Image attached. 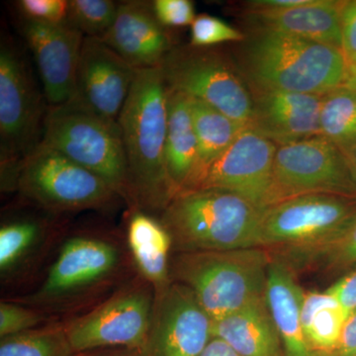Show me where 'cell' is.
<instances>
[{
  "label": "cell",
  "instance_id": "6da1fadb",
  "mask_svg": "<svg viewBox=\"0 0 356 356\" xmlns=\"http://www.w3.org/2000/svg\"><path fill=\"white\" fill-rule=\"evenodd\" d=\"M168 88L161 67L137 70L119 115L130 202L163 211L173 198L165 166Z\"/></svg>",
  "mask_w": 356,
  "mask_h": 356
},
{
  "label": "cell",
  "instance_id": "7a4b0ae2",
  "mask_svg": "<svg viewBox=\"0 0 356 356\" xmlns=\"http://www.w3.org/2000/svg\"><path fill=\"white\" fill-rule=\"evenodd\" d=\"M243 67L254 91L324 95L350 76L341 49L266 29L248 42Z\"/></svg>",
  "mask_w": 356,
  "mask_h": 356
},
{
  "label": "cell",
  "instance_id": "3957f363",
  "mask_svg": "<svg viewBox=\"0 0 356 356\" xmlns=\"http://www.w3.org/2000/svg\"><path fill=\"white\" fill-rule=\"evenodd\" d=\"M264 212L233 192L199 189L177 194L161 222L180 254L222 252L262 248Z\"/></svg>",
  "mask_w": 356,
  "mask_h": 356
},
{
  "label": "cell",
  "instance_id": "277c9868",
  "mask_svg": "<svg viewBox=\"0 0 356 356\" xmlns=\"http://www.w3.org/2000/svg\"><path fill=\"white\" fill-rule=\"evenodd\" d=\"M270 261L264 248L184 252L170 262V276L216 321L266 297Z\"/></svg>",
  "mask_w": 356,
  "mask_h": 356
},
{
  "label": "cell",
  "instance_id": "5b68a950",
  "mask_svg": "<svg viewBox=\"0 0 356 356\" xmlns=\"http://www.w3.org/2000/svg\"><path fill=\"white\" fill-rule=\"evenodd\" d=\"M40 145L95 173L130 202L127 163L118 123L67 104L50 107Z\"/></svg>",
  "mask_w": 356,
  "mask_h": 356
},
{
  "label": "cell",
  "instance_id": "8992f818",
  "mask_svg": "<svg viewBox=\"0 0 356 356\" xmlns=\"http://www.w3.org/2000/svg\"><path fill=\"white\" fill-rule=\"evenodd\" d=\"M15 182L22 195L53 212L100 209L118 197L102 178L43 145L21 163Z\"/></svg>",
  "mask_w": 356,
  "mask_h": 356
},
{
  "label": "cell",
  "instance_id": "52a82bcc",
  "mask_svg": "<svg viewBox=\"0 0 356 356\" xmlns=\"http://www.w3.org/2000/svg\"><path fill=\"white\" fill-rule=\"evenodd\" d=\"M172 90L201 100L248 127L254 102L235 67L222 54L209 48H175L161 65Z\"/></svg>",
  "mask_w": 356,
  "mask_h": 356
},
{
  "label": "cell",
  "instance_id": "ba28073f",
  "mask_svg": "<svg viewBox=\"0 0 356 356\" xmlns=\"http://www.w3.org/2000/svg\"><path fill=\"white\" fill-rule=\"evenodd\" d=\"M44 111L24 58L13 44L0 49V149L1 166L17 175L23 161L39 146L43 135Z\"/></svg>",
  "mask_w": 356,
  "mask_h": 356
},
{
  "label": "cell",
  "instance_id": "9c48e42d",
  "mask_svg": "<svg viewBox=\"0 0 356 356\" xmlns=\"http://www.w3.org/2000/svg\"><path fill=\"white\" fill-rule=\"evenodd\" d=\"M154 287L140 277L92 311L65 325L74 353L98 348L140 350L151 327Z\"/></svg>",
  "mask_w": 356,
  "mask_h": 356
},
{
  "label": "cell",
  "instance_id": "30bf717a",
  "mask_svg": "<svg viewBox=\"0 0 356 356\" xmlns=\"http://www.w3.org/2000/svg\"><path fill=\"white\" fill-rule=\"evenodd\" d=\"M356 213V197L331 193L293 196L264 210L261 247L285 250L308 247L327 240Z\"/></svg>",
  "mask_w": 356,
  "mask_h": 356
},
{
  "label": "cell",
  "instance_id": "8fae6325",
  "mask_svg": "<svg viewBox=\"0 0 356 356\" xmlns=\"http://www.w3.org/2000/svg\"><path fill=\"white\" fill-rule=\"evenodd\" d=\"M277 147L273 140L248 126L184 191L220 189L233 192L266 210L280 202L273 175Z\"/></svg>",
  "mask_w": 356,
  "mask_h": 356
},
{
  "label": "cell",
  "instance_id": "7c38bea8",
  "mask_svg": "<svg viewBox=\"0 0 356 356\" xmlns=\"http://www.w3.org/2000/svg\"><path fill=\"white\" fill-rule=\"evenodd\" d=\"M273 175L280 201L311 193L356 197V182L346 156L321 135L278 146Z\"/></svg>",
  "mask_w": 356,
  "mask_h": 356
},
{
  "label": "cell",
  "instance_id": "4fadbf2b",
  "mask_svg": "<svg viewBox=\"0 0 356 356\" xmlns=\"http://www.w3.org/2000/svg\"><path fill=\"white\" fill-rule=\"evenodd\" d=\"M212 339V318L188 287L172 281L156 294L140 356H199Z\"/></svg>",
  "mask_w": 356,
  "mask_h": 356
},
{
  "label": "cell",
  "instance_id": "5bb4252c",
  "mask_svg": "<svg viewBox=\"0 0 356 356\" xmlns=\"http://www.w3.org/2000/svg\"><path fill=\"white\" fill-rule=\"evenodd\" d=\"M121 262L119 248L93 236H76L60 248L43 285L31 300L38 305L67 303L111 277Z\"/></svg>",
  "mask_w": 356,
  "mask_h": 356
},
{
  "label": "cell",
  "instance_id": "9a60e30c",
  "mask_svg": "<svg viewBox=\"0 0 356 356\" xmlns=\"http://www.w3.org/2000/svg\"><path fill=\"white\" fill-rule=\"evenodd\" d=\"M136 72L135 67L102 39L84 37L77 67L76 90L67 105L117 123Z\"/></svg>",
  "mask_w": 356,
  "mask_h": 356
},
{
  "label": "cell",
  "instance_id": "2e32d148",
  "mask_svg": "<svg viewBox=\"0 0 356 356\" xmlns=\"http://www.w3.org/2000/svg\"><path fill=\"white\" fill-rule=\"evenodd\" d=\"M23 35L38 67L50 107L67 104L76 90L83 35L67 21L42 24L28 20L23 24Z\"/></svg>",
  "mask_w": 356,
  "mask_h": 356
},
{
  "label": "cell",
  "instance_id": "e0dca14e",
  "mask_svg": "<svg viewBox=\"0 0 356 356\" xmlns=\"http://www.w3.org/2000/svg\"><path fill=\"white\" fill-rule=\"evenodd\" d=\"M100 39L136 70L161 67L175 49L149 1L120 2L113 24Z\"/></svg>",
  "mask_w": 356,
  "mask_h": 356
},
{
  "label": "cell",
  "instance_id": "ac0fdd59",
  "mask_svg": "<svg viewBox=\"0 0 356 356\" xmlns=\"http://www.w3.org/2000/svg\"><path fill=\"white\" fill-rule=\"evenodd\" d=\"M250 127L277 146L320 135L322 95L254 91Z\"/></svg>",
  "mask_w": 356,
  "mask_h": 356
},
{
  "label": "cell",
  "instance_id": "d6986e66",
  "mask_svg": "<svg viewBox=\"0 0 356 356\" xmlns=\"http://www.w3.org/2000/svg\"><path fill=\"white\" fill-rule=\"evenodd\" d=\"M343 1L310 0L282 10H250L248 19L259 29L274 30L341 49Z\"/></svg>",
  "mask_w": 356,
  "mask_h": 356
},
{
  "label": "cell",
  "instance_id": "ffe728a7",
  "mask_svg": "<svg viewBox=\"0 0 356 356\" xmlns=\"http://www.w3.org/2000/svg\"><path fill=\"white\" fill-rule=\"evenodd\" d=\"M304 293L295 280L294 271L271 257L267 270L266 300L285 356H315L302 329Z\"/></svg>",
  "mask_w": 356,
  "mask_h": 356
},
{
  "label": "cell",
  "instance_id": "44dd1931",
  "mask_svg": "<svg viewBox=\"0 0 356 356\" xmlns=\"http://www.w3.org/2000/svg\"><path fill=\"white\" fill-rule=\"evenodd\" d=\"M213 337L222 339L240 356H282V343L266 297L213 321Z\"/></svg>",
  "mask_w": 356,
  "mask_h": 356
},
{
  "label": "cell",
  "instance_id": "7402d4cb",
  "mask_svg": "<svg viewBox=\"0 0 356 356\" xmlns=\"http://www.w3.org/2000/svg\"><path fill=\"white\" fill-rule=\"evenodd\" d=\"M127 240L140 277L154 287L156 294L170 286L172 240L163 222L138 211L129 221Z\"/></svg>",
  "mask_w": 356,
  "mask_h": 356
},
{
  "label": "cell",
  "instance_id": "603a6c76",
  "mask_svg": "<svg viewBox=\"0 0 356 356\" xmlns=\"http://www.w3.org/2000/svg\"><path fill=\"white\" fill-rule=\"evenodd\" d=\"M197 159V139L192 123L188 97L168 88L165 166L173 197L188 184Z\"/></svg>",
  "mask_w": 356,
  "mask_h": 356
},
{
  "label": "cell",
  "instance_id": "cb8c5ba5",
  "mask_svg": "<svg viewBox=\"0 0 356 356\" xmlns=\"http://www.w3.org/2000/svg\"><path fill=\"white\" fill-rule=\"evenodd\" d=\"M350 314L325 290L304 293L302 329L315 356L334 353Z\"/></svg>",
  "mask_w": 356,
  "mask_h": 356
},
{
  "label": "cell",
  "instance_id": "d4e9b609",
  "mask_svg": "<svg viewBox=\"0 0 356 356\" xmlns=\"http://www.w3.org/2000/svg\"><path fill=\"white\" fill-rule=\"evenodd\" d=\"M271 257L286 264L292 271L308 266L327 270H348L356 266V213L336 235L308 247L273 250Z\"/></svg>",
  "mask_w": 356,
  "mask_h": 356
},
{
  "label": "cell",
  "instance_id": "484cf974",
  "mask_svg": "<svg viewBox=\"0 0 356 356\" xmlns=\"http://www.w3.org/2000/svg\"><path fill=\"white\" fill-rule=\"evenodd\" d=\"M188 99L197 139L198 159L195 170L182 191L188 188L194 179L224 153L245 128L207 103L191 97Z\"/></svg>",
  "mask_w": 356,
  "mask_h": 356
},
{
  "label": "cell",
  "instance_id": "4316f807",
  "mask_svg": "<svg viewBox=\"0 0 356 356\" xmlns=\"http://www.w3.org/2000/svg\"><path fill=\"white\" fill-rule=\"evenodd\" d=\"M318 126L321 136L348 151L356 143V93L343 86L322 95Z\"/></svg>",
  "mask_w": 356,
  "mask_h": 356
},
{
  "label": "cell",
  "instance_id": "83f0119b",
  "mask_svg": "<svg viewBox=\"0 0 356 356\" xmlns=\"http://www.w3.org/2000/svg\"><path fill=\"white\" fill-rule=\"evenodd\" d=\"M65 325L37 327L2 337L0 356H74Z\"/></svg>",
  "mask_w": 356,
  "mask_h": 356
},
{
  "label": "cell",
  "instance_id": "f1b7e54d",
  "mask_svg": "<svg viewBox=\"0 0 356 356\" xmlns=\"http://www.w3.org/2000/svg\"><path fill=\"white\" fill-rule=\"evenodd\" d=\"M41 227L30 220L7 222L0 228V270L4 274L29 254L38 243Z\"/></svg>",
  "mask_w": 356,
  "mask_h": 356
},
{
  "label": "cell",
  "instance_id": "f546056e",
  "mask_svg": "<svg viewBox=\"0 0 356 356\" xmlns=\"http://www.w3.org/2000/svg\"><path fill=\"white\" fill-rule=\"evenodd\" d=\"M118 6L112 0H70L67 21L84 37L100 38L113 24Z\"/></svg>",
  "mask_w": 356,
  "mask_h": 356
},
{
  "label": "cell",
  "instance_id": "4dcf8cb0",
  "mask_svg": "<svg viewBox=\"0 0 356 356\" xmlns=\"http://www.w3.org/2000/svg\"><path fill=\"white\" fill-rule=\"evenodd\" d=\"M245 36L228 23L214 16L201 14L191 25V46L210 48L226 42L242 41Z\"/></svg>",
  "mask_w": 356,
  "mask_h": 356
},
{
  "label": "cell",
  "instance_id": "1f68e13d",
  "mask_svg": "<svg viewBox=\"0 0 356 356\" xmlns=\"http://www.w3.org/2000/svg\"><path fill=\"white\" fill-rule=\"evenodd\" d=\"M43 313L18 304H0V337H6L37 329L43 323Z\"/></svg>",
  "mask_w": 356,
  "mask_h": 356
},
{
  "label": "cell",
  "instance_id": "d6a6232c",
  "mask_svg": "<svg viewBox=\"0 0 356 356\" xmlns=\"http://www.w3.org/2000/svg\"><path fill=\"white\" fill-rule=\"evenodd\" d=\"M24 19L42 24H60L67 19V0H21L17 2Z\"/></svg>",
  "mask_w": 356,
  "mask_h": 356
},
{
  "label": "cell",
  "instance_id": "836d02e7",
  "mask_svg": "<svg viewBox=\"0 0 356 356\" xmlns=\"http://www.w3.org/2000/svg\"><path fill=\"white\" fill-rule=\"evenodd\" d=\"M153 9L159 23L165 28L191 26L196 18L193 2L189 0H156Z\"/></svg>",
  "mask_w": 356,
  "mask_h": 356
},
{
  "label": "cell",
  "instance_id": "e575fe53",
  "mask_svg": "<svg viewBox=\"0 0 356 356\" xmlns=\"http://www.w3.org/2000/svg\"><path fill=\"white\" fill-rule=\"evenodd\" d=\"M341 29V51L350 72H356V0L343 1Z\"/></svg>",
  "mask_w": 356,
  "mask_h": 356
},
{
  "label": "cell",
  "instance_id": "d590c367",
  "mask_svg": "<svg viewBox=\"0 0 356 356\" xmlns=\"http://www.w3.org/2000/svg\"><path fill=\"white\" fill-rule=\"evenodd\" d=\"M332 297L337 300L344 310L351 313L356 310V266L348 269L334 284L327 288Z\"/></svg>",
  "mask_w": 356,
  "mask_h": 356
},
{
  "label": "cell",
  "instance_id": "8d00e7d4",
  "mask_svg": "<svg viewBox=\"0 0 356 356\" xmlns=\"http://www.w3.org/2000/svg\"><path fill=\"white\" fill-rule=\"evenodd\" d=\"M331 356H356V310L346 318L341 339Z\"/></svg>",
  "mask_w": 356,
  "mask_h": 356
},
{
  "label": "cell",
  "instance_id": "74e56055",
  "mask_svg": "<svg viewBox=\"0 0 356 356\" xmlns=\"http://www.w3.org/2000/svg\"><path fill=\"white\" fill-rule=\"evenodd\" d=\"M74 356H140L139 350L128 348H98L74 353Z\"/></svg>",
  "mask_w": 356,
  "mask_h": 356
},
{
  "label": "cell",
  "instance_id": "f35d334b",
  "mask_svg": "<svg viewBox=\"0 0 356 356\" xmlns=\"http://www.w3.org/2000/svg\"><path fill=\"white\" fill-rule=\"evenodd\" d=\"M199 356H240L222 339L213 337L205 350Z\"/></svg>",
  "mask_w": 356,
  "mask_h": 356
},
{
  "label": "cell",
  "instance_id": "ab89813d",
  "mask_svg": "<svg viewBox=\"0 0 356 356\" xmlns=\"http://www.w3.org/2000/svg\"><path fill=\"white\" fill-rule=\"evenodd\" d=\"M343 154L346 156V161H348V166H350L351 175H353L356 182V143Z\"/></svg>",
  "mask_w": 356,
  "mask_h": 356
},
{
  "label": "cell",
  "instance_id": "60d3db41",
  "mask_svg": "<svg viewBox=\"0 0 356 356\" xmlns=\"http://www.w3.org/2000/svg\"><path fill=\"white\" fill-rule=\"evenodd\" d=\"M346 86L356 93V72H350V79H348Z\"/></svg>",
  "mask_w": 356,
  "mask_h": 356
}]
</instances>
